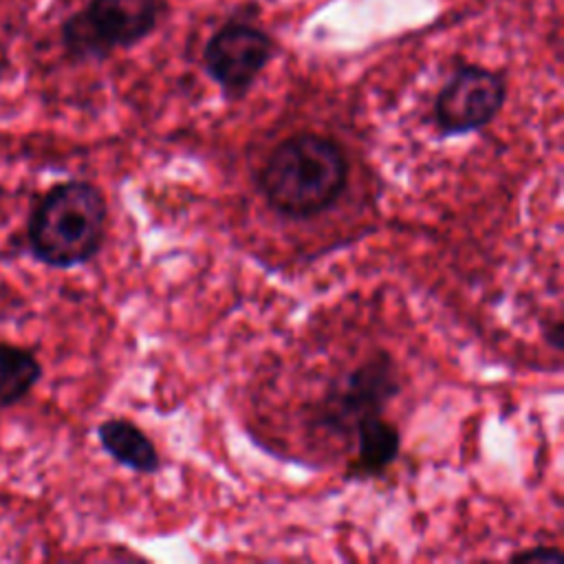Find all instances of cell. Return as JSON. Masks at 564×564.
Masks as SVG:
<instances>
[{
  "label": "cell",
  "instance_id": "cell-6",
  "mask_svg": "<svg viewBox=\"0 0 564 564\" xmlns=\"http://www.w3.org/2000/svg\"><path fill=\"white\" fill-rule=\"evenodd\" d=\"M275 53L273 38L247 21H232L211 34L203 66L228 100H243Z\"/></svg>",
  "mask_w": 564,
  "mask_h": 564
},
{
  "label": "cell",
  "instance_id": "cell-1",
  "mask_svg": "<svg viewBox=\"0 0 564 564\" xmlns=\"http://www.w3.org/2000/svg\"><path fill=\"white\" fill-rule=\"evenodd\" d=\"M348 185V157L335 139L318 132L287 137L271 151L258 188L275 215L307 221L331 209Z\"/></svg>",
  "mask_w": 564,
  "mask_h": 564
},
{
  "label": "cell",
  "instance_id": "cell-8",
  "mask_svg": "<svg viewBox=\"0 0 564 564\" xmlns=\"http://www.w3.org/2000/svg\"><path fill=\"white\" fill-rule=\"evenodd\" d=\"M358 435V461L352 465V474L377 476L388 470L399 457L401 435L395 423L386 421L382 414L362 421L356 428Z\"/></svg>",
  "mask_w": 564,
  "mask_h": 564
},
{
  "label": "cell",
  "instance_id": "cell-3",
  "mask_svg": "<svg viewBox=\"0 0 564 564\" xmlns=\"http://www.w3.org/2000/svg\"><path fill=\"white\" fill-rule=\"evenodd\" d=\"M166 12V0H91L62 25L64 51L80 62L106 60L151 38Z\"/></svg>",
  "mask_w": 564,
  "mask_h": 564
},
{
  "label": "cell",
  "instance_id": "cell-9",
  "mask_svg": "<svg viewBox=\"0 0 564 564\" xmlns=\"http://www.w3.org/2000/svg\"><path fill=\"white\" fill-rule=\"evenodd\" d=\"M42 375V364L34 350L0 342V410L25 401L40 384Z\"/></svg>",
  "mask_w": 564,
  "mask_h": 564
},
{
  "label": "cell",
  "instance_id": "cell-4",
  "mask_svg": "<svg viewBox=\"0 0 564 564\" xmlns=\"http://www.w3.org/2000/svg\"><path fill=\"white\" fill-rule=\"evenodd\" d=\"M401 393V373L386 350L352 369L333 384L313 410L311 423L329 435L348 437L362 421L384 414L388 403Z\"/></svg>",
  "mask_w": 564,
  "mask_h": 564
},
{
  "label": "cell",
  "instance_id": "cell-2",
  "mask_svg": "<svg viewBox=\"0 0 564 564\" xmlns=\"http://www.w3.org/2000/svg\"><path fill=\"white\" fill-rule=\"evenodd\" d=\"M108 203L89 181H62L34 205L27 221L29 254L51 269L91 262L106 241Z\"/></svg>",
  "mask_w": 564,
  "mask_h": 564
},
{
  "label": "cell",
  "instance_id": "cell-5",
  "mask_svg": "<svg viewBox=\"0 0 564 564\" xmlns=\"http://www.w3.org/2000/svg\"><path fill=\"white\" fill-rule=\"evenodd\" d=\"M505 102L508 80L503 74L478 64H463L439 91L433 119L444 137H461L489 126Z\"/></svg>",
  "mask_w": 564,
  "mask_h": 564
},
{
  "label": "cell",
  "instance_id": "cell-10",
  "mask_svg": "<svg viewBox=\"0 0 564 564\" xmlns=\"http://www.w3.org/2000/svg\"><path fill=\"white\" fill-rule=\"evenodd\" d=\"M514 562H562L564 555L560 549L555 547H536L531 551H521L516 555H512Z\"/></svg>",
  "mask_w": 564,
  "mask_h": 564
},
{
  "label": "cell",
  "instance_id": "cell-7",
  "mask_svg": "<svg viewBox=\"0 0 564 564\" xmlns=\"http://www.w3.org/2000/svg\"><path fill=\"white\" fill-rule=\"evenodd\" d=\"M102 450L119 465L137 474H157L162 467L159 452L149 435L130 419H106L98 426Z\"/></svg>",
  "mask_w": 564,
  "mask_h": 564
}]
</instances>
